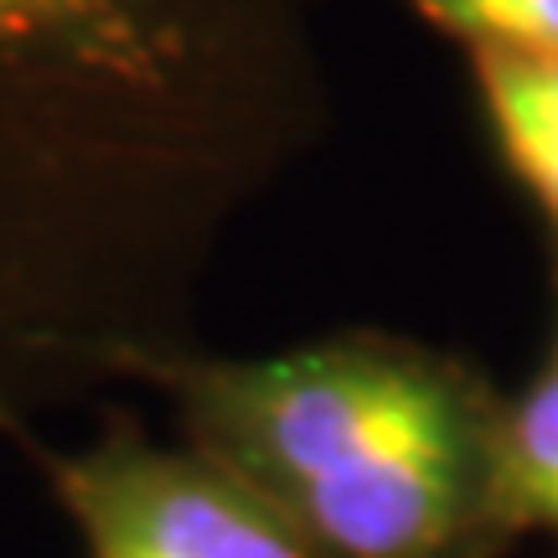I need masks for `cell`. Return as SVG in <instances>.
Masks as SVG:
<instances>
[{"label":"cell","instance_id":"1","mask_svg":"<svg viewBox=\"0 0 558 558\" xmlns=\"http://www.w3.org/2000/svg\"><path fill=\"white\" fill-rule=\"evenodd\" d=\"M320 0H0V435L197 347L228 233L326 135Z\"/></svg>","mask_w":558,"mask_h":558},{"label":"cell","instance_id":"4","mask_svg":"<svg viewBox=\"0 0 558 558\" xmlns=\"http://www.w3.org/2000/svg\"><path fill=\"white\" fill-rule=\"evenodd\" d=\"M471 78L507 177L558 239V58L471 52Z\"/></svg>","mask_w":558,"mask_h":558},{"label":"cell","instance_id":"2","mask_svg":"<svg viewBox=\"0 0 558 558\" xmlns=\"http://www.w3.org/2000/svg\"><path fill=\"white\" fill-rule=\"evenodd\" d=\"M181 439L239 476L316 558H501L507 399L418 337L352 326L269 357L177 352L145 373Z\"/></svg>","mask_w":558,"mask_h":558},{"label":"cell","instance_id":"6","mask_svg":"<svg viewBox=\"0 0 558 558\" xmlns=\"http://www.w3.org/2000/svg\"><path fill=\"white\" fill-rule=\"evenodd\" d=\"M435 32L471 52L558 58V0H409Z\"/></svg>","mask_w":558,"mask_h":558},{"label":"cell","instance_id":"3","mask_svg":"<svg viewBox=\"0 0 558 558\" xmlns=\"http://www.w3.org/2000/svg\"><path fill=\"white\" fill-rule=\"evenodd\" d=\"M16 445L78 527L88 558H316L218 460L186 439L156 445L124 409L83 450H52L37 435Z\"/></svg>","mask_w":558,"mask_h":558},{"label":"cell","instance_id":"5","mask_svg":"<svg viewBox=\"0 0 558 558\" xmlns=\"http://www.w3.org/2000/svg\"><path fill=\"white\" fill-rule=\"evenodd\" d=\"M507 460V507L518 533H548L558 543V367L548 362L538 378L507 399L501 424Z\"/></svg>","mask_w":558,"mask_h":558},{"label":"cell","instance_id":"7","mask_svg":"<svg viewBox=\"0 0 558 558\" xmlns=\"http://www.w3.org/2000/svg\"><path fill=\"white\" fill-rule=\"evenodd\" d=\"M554 295H558V269H554ZM554 367H558V326H554Z\"/></svg>","mask_w":558,"mask_h":558}]
</instances>
